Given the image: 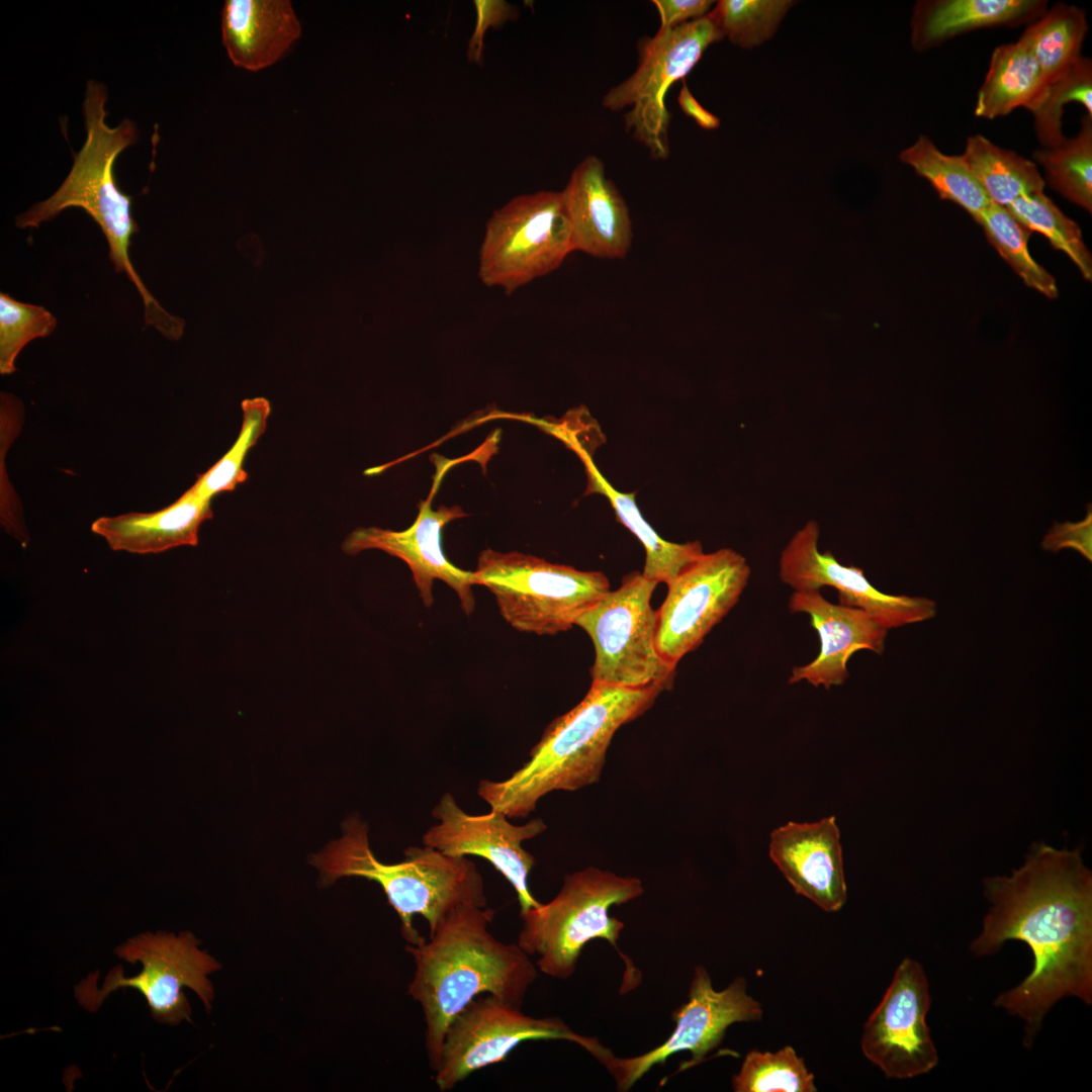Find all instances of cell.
<instances>
[{
  "label": "cell",
  "instance_id": "6da1fadb",
  "mask_svg": "<svg viewBox=\"0 0 1092 1092\" xmlns=\"http://www.w3.org/2000/svg\"><path fill=\"white\" fill-rule=\"evenodd\" d=\"M983 892L989 909L971 952L992 956L1020 940L1033 954L1031 973L994 1001L1023 1021L1030 1049L1061 999L1092 1004V874L1079 849L1040 842L1009 876L985 878Z\"/></svg>",
  "mask_w": 1092,
  "mask_h": 1092
},
{
  "label": "cell",
  "instance_id": "7a4b0ae2",
  "mask_svg": "<svg viewBox=\"0 0 1092 1092\" xmlns=\"http://www.w3.org/2000/svg\"><path fill=\"white\" fill-rule=\"evenodd\" d=\"M494 911L473 901L453 908L429 939L406 944L415 962L408 994L423 1010L425 1048L434 1071L446 1030L477 996L494 995L521 1008L538 968L518 943L490 931Z\"/></svg>",
  "mask_w": 1092,
  "mask_h": 1092
},
{
  "label": "cell",
  "instance_id": "3957f363",
  "mask_svg": "<svg viewBox=\"0 0 1092 1092\" xmlns=\"http://www.w3.org/2000/svg\"><path fill=\"white\" fill-rule=\"evenodd\" d=\"M662 691L590 685L576 706L548 725L520 768L503 781L481 780L477 795L490 809L522 818L548 793L598 782L616 731L649 709Z\"/></svg>",
  "mask_w": 1092,
  "mask_h": 1092
},
{
  "label": "cell",
  "instance_id": "277c9868",
  "mask_svg": "<svg viewBox=\"0 0 1092 1092\" xmlns=\"http://www.w3.org/2000/svg\"><path fill=\"white\" fill-rule=\"evenodd\" d=\"M107 97L103 84L88 81L83 102L87 136L74 157L70 173L51 197L17 215L15 222L21 229L37 228L66 208L84 209L103 232L115 271L125 273L140 292L146 324L155 327L165 338L177 341L184 333V320L170 314L160 305L129 259L130 240L139 228L130 212L132 197L117 187L113 165L123 150L135 144L138 130L128 118L115 127L106 124Z\"/></svg>",
  "mask_w": 1092,
  "mask_h": 1092
},
{
  "label": "cell",
  "instance_id": "5b68a950",
  "mask_svg": "<svg viewBox=\"0 0 1092 1092\" xmlns=\"http://www.w3.org/2000/svg\"><path fill=\"white\" fill-rule=\"evenodd\" d=\"M342 827L343 836L309 859L320 871L321 885H332L343 877L379 884L399 916L408 944L425 940L414 927L416 914L426 919L431 934L459 904L473 901L486 906L483 879L467 856H450L428 845L411 846L402 861L383 863L371 850L368 827L361 819L350 817Z\"/></svg>",
  "mask_w": 1092,
  "mask_h": 1092
},
{
  "label": "cell",
  "instance_id": "8992f818",
  "mask_svg": "<svg viewBox=\"0 0 1092 1092\" xmlns=\"http://www.w3.org/2000/svg\"><path fill=\"white\" fill-rule=\"evenodd\" d=\"M644 892L641 881L588 867L566 875L559 893L548 903L521 912L518 944L546 976L565 980L576 969L586 943L605 939L618 949L624 923L610 915L613 906Z\"/></svg>",
  "mask_w": 1092,
  "mask_h": 1092
},
{
  "label": "cell",
  "instance_id": "52a82bcc",
  "mask_svg": "<svg viewBox=\"0 0 1092 1092\" xmlns=\"http://www.w3.org/2000/svg\"><path fill=\"white\" fill-rule=\"evenodd\" d=\"M472 572L474 584L494 596L507 623L537 635L568 631L610 590L609 579L601 571L578 570L517 551L485 549Z\"/></svg>",
  "mask_w": 1092,
  "mask_h": 1092
},
{
  "label": "cell",
  "instance_id": "ba28073f",
  "mask_svg": "<svg viewBox=\"0 0 1092 1092\" xmlns=\"http://www.w3.org/2000/svg\"><path fill=\"white\" fill-rule=\"evenodd\" d=\"M199 944L191 932H144L129 937L113 951L127 963L140 962L142 971L125 978L121 965L115 966L101 988L97 986L98 971L89 974L74 986L77 1002L85 1010L96 1012L112 992L133 988L143 994L157 1022L177 1025L190 1021L191 1007L183 987L194 991L209 1011L214 992L207 976L221 968Z\"/></svg>",
  "mask_w": 1092,
  "mask_h": 1092
},
{
  "label": "cell",
  "instance_id": "9c48e42d",
  "mask_svg": "<svg viewBox=\"0 0 1092 1092\" xmlns=\"http://www.w3.org/2000/svg\"><path fill=\"white\" fill-rule=\"evenodd\" d=\"M658 583L634 571L576 620L595 647L592 685L640 689L670 686L675 667L655 646L656 611L651 607Z\"/></svg>",
  "mask_w": 1092,
  "mask_h": 1092
},
{
  "label": "cell",
  "instance_id": "30bf717a",
  "mask_svg": "<svg viewBox=\"0 0 1092 1092\" xmlns=\"http://www.w3.org/2000/svg\"><path fill=\"white\" fill-rule=\"evenodd\" d=\"M722 38L708 15L673 28H659L655 35L640 39L634 73L603 97L605 108L626 109V130L647 149L651 158L664 160L669 155L671 114L665 103L667 91L692 71L712 43Z\"/></svg>",
  "mask_w": 1092,
  "mask_h": 1092
},
{
  "label": "cell",
  "instance_id": "8fae6325",
  "mask_svg": "<svg viewBox=\"0 0 1092 1092\" xmlns=\"http://www.w3.org/2000/svg\"><path fill=\"white\" fill-rule=\"evenodd\" d=\"M573 251L561 191L519 195L488 219L478 275L486 286L510 294L558 269Z\"/></svg>",
  "mask_w": 1092,
  "mask_h": 1092
},
{
  "label": "cell",
  "instance_id": "7c38bea8",
  "mask_svg": "<svg viewBox=\"0 0 1092 1092\" xmlns=\"http://www.w3.org/2000/svg\"><path fill=\"white\" fill-rule=\"evenodd\" d=\"M746 988V980L737 977L728 987L717 991L707 970L696 966L688 1001L673 1012V1031L661 1044L626 1058L616 1057L610 1049L603 1046L594 1058L612 1075L621 1092L628 1091L654 1066L664 1065L674 1054H691V1059L680 1066L679 1071L700 1065L723 1041L730 1025L761 1019V1006L747 994Z\"/></svg>",
  "mask_w": 1092,
  "mask_h": 1092
},
{
  "label": "cell",
  "instance_id": "4fadbf2b",
  "mask_svg": "<svg viewBox=\"0 0 1092 1092\" xmlns=\"http://www.w3.org/2000/svg\"><path fill=\"white\" fill-rule=\"evenodd\" d=\"M549 1039L574 1042L589 1054L601 1044L558 1016L536 1018L494 995L481 994L449 1024L435 1084L441 1092L450 1091L472 1073L504 1061L521 1042Z\"/></svg>",
  "mask_w": 1092,
  "mask_h": 1092
},
{
  "label": "cell",
  "instance_id": "5bb4252c",
  "mask_svg": "<svg viewBox=\"0 0 1092 1092\" xmlns=\"http://www.w3.org/2000/svg\"><path fill=\"white\" fill-rule=\"evenodd\" d=\"M747 559L731 548L703 552L668 583L656 611L655 646L676 666L738 603L748 584Z\"/></svg>",
  "mask_w": 1092,
  "mask_h": 1092
},
{
  "label": "cell",
  "instance_id": "9a60e30c",
  "mask_svg": "<svg viewBox=\"0 0 1092 1092\" xmlns=\"http://www.w3.org/2000/svg\"><path fill=\"white\" fill-rule=\"evenodd\" d=\"M930 1006L929 983L923 967L905 958L868 1018L860 1040L864 1057L887 1078H914L938 1065L937 1050L926 1021Z\"/></svg>",
  "mask_w": 1092,
  "mask_h": 1092
},
{
  "label": "cell",
  "instance_id": "2e32d148",
  "mask_svg": "<svg viewBox=\"0 0 1092 1092\" xmlns=\"http://www.w3.org/2000/svg\"><path fill=\"white\" fill-rule=\"evenodd\" d=\"M819 537L820 525L809 520L781 552L779 577L794 592L834 587L839 604L862 610L887 630L935 616L934 601L882 593L871 584L861 568L840 563L829 550L821 552Z\"/></svg>",
  "mask_w": 1092,
  "mask_h": 1092
},
{
  "label": "cell",
  "instance_id": "e0dca14e",
  "mask_svg": "<svg viewBox=\"0 0 1092 1092\" xmlns=\"http://www.w3.org/2000/svg\"><path fill=\"white\" fill-rule=\"evenodd\" d=\"M438 823L423 836L424 845L450 856H480L489 861L516 891L521 912L540 905L530 892L528 877L535 857L522 842L546 829L541 818L515 825L497 810L483 815L466 813L450 793H445L432 810Z\"/></svg>",
  "mask_w": 1092,
  "mask_h": 1092
},
{
  "label": "cell",
  "instance_id": "ac0fdd59",
  "mask_svg": "<svg viewBox=\"0 0 1092 1092\" xmlns=\"http://www.w3.org/2000/svg\"><path fill=\"white\" fill-rule=\"evenodd\" d=\"M465 516L460 507L441 506L438 510H433L431 500L427 499L421 503L415 523L406 530L358 528L345 539L342 549L351 555L368 549H378L403 560L412 571L421 600L427 608L434 602L433 582L440 579L456 593L461 609L469 616L475 609L473 572L460 569L449 562L441 546L444 527Z\"/></svg>",
  "mask_w": 1092,
  "mask_h": 1092
},
{
  "label": "cell",
  "instance_id": "d6986e66",
  "mask_svg": "<svg viewBox=\"0 0 1092 1092\" xmlns=\"http://www.w3.org/2000/svg\"><path fill=\"white\" fill-rule=\"evenodd\" d=\"M792 613L809 616L820 640V650L809 663L795 666L789 684L806 681L815 688L841 686L849 673L847 663L858 650L881 655L888 630L860 609L827 601L820 590L793 592L788 603Z\"/></svg>",
  "mask_w": 1092,
  "mask_h": 1092
},
{
  "label": "cell",
  "instance_id": "ffe728a7",
  "mask_svg": "<svg viewBox=\"0 0 1092 1092\" xmlns=\"http://www.w3.org/2000/svg\"><path fill=\"white\" fill-rule=\"evenodd\" d=\"M769 856L794 891L827 912L846 902L840 833L835 817L789 822L770 834Z\"/></svg>",
  "mask_w": 1092,
  "mask_h": 1092
},
{
  "label": "cell",
  "instance_id": "44dd1931",
  "mask_svg": "<svg viewBox=\"0 0 1092 1092\" xmlns=\"http://www.w3.org/2000/svg\"><path fill=\"white\" fill-rule=\"evenodd\" d=\"M561 193L574 251L600 259L627 256L633 240L629 208L600 158H584Z\"/></svg>",
  "mask_w": 1092,
  "mask_h": 1092
},
{
  "label": "cell",
  "instance_id": "7402d4cb",
  "mask_svg": "<svg viewBox=\"0 0 1092 1092\" xmlns=\"http://www.w3.org/2000/svg\"><path fill=\"white\" fill-rule=\"evenodd\" d=\"M301 25L288 0H226L221 36L237 67L259 71L276 63L300 37Z\"/></svg>",
  "mask_w": 1092,
  "mask_h": 1092
},
{
  "label": "cell",
  "instance_id": "603a6c76",
  "mask_svg": "<svg viewBox=\"0 0 1092 1092\" xmlns=\"http://www.w3.org/2000/svg\"><path fill=\"white\" fill-rule=\"evenodd\" d=\"M210 500L187 489L162 510L101 517L92 523L91 530L114 551L157 554L180 546H196L201 524L213 515Z\"/></svg>",
  "mask_w": 1092,
  "mask_h": 1092
},
{
  "label": "cell",
  "instance_id": "cb8c5ba5",
  "mask_svg": "<svg viewBox=\"0 0 1092 1092\" xmlns=\"http://www.w3.org/2000/svg\"><path fill=\"white\" fill-rule=\"evenodd\" d=\"M1048 9L1045 0H919L911 18V46L936 48L966 32L1031 23Z\"/></svg>",
  "mask_w": 1092,
  "mask_h": 1092
},
{
  "label": "cell",
  "instance_id": "d4e9b609",
  "mask_svg": "<svg viewBox=\"0 0 1092 1092\" xmlns=\"http://www.w3.org/2000/svg\"><path fill=\"white\" fill-rule=\"evenodd\" d=\"M1046 81L1027 42L997 47L990 59L989 69L981 85L974 113L977 117L994 119L1009 114L1017 107L1031 111L1041 99Z\"/></svg>",
  "mask_w": 1092,
  "mask_h": 1092
},
{
  "label": "cell",
  "instance_id": "484cf974",
  "mask_svg": "<svg viewBox=\"0 0 1092 1092\" xmlns=\"http://www.w3.org/2000/svg\"><path fill=\"white\" fill-rule=\"evenodd\" d=\"M587 475L586 493L605 495L613 507L619 521L633 533L645 549V565L642 571L647 578L668 584L679 571L704 550L699 541L684 543L662 539L645 521L635 502V493H625L614 488L597 469L590 456L575 445Z\"/></svg>",
  "mask_w": 1092,
  "mask_h": 1092
},
{
  "label": "cell",
  "instance_id": "4316f807",
  "mask_svg": "<svg viewBox=\"0 0 1092 1092\" xmlns=\"http://www.w3.org/2000/svg\"><path fill=\"white\" fill-rule=\"evenodd\" d=\"M990 200L1008 207L1017 198L1043 192L1045 181L1035 163L996 146L982 134L968 138L962 155Z\"/></svg>",
  "mask_w": 1092,
  "mask_h": 1092
},
{
  "label": "cell",
  "instance_id": "83f0119b",
  "mask_svg": "<svg viewBox=\"0 0 1092 1092\" xmlns=\"http://www.w3.org/2000/svg\"><path fill=\"white\" fill-rule=\"evenodd\" d=\"M899 160L925 178L940 199L954 202L975 221L992 203L964 157L943 154L926 135L903 150Z\"/></svg>",
  "mask_w": 1092,
  "mask_h": 1092
},
{
  "label": "cell",
  "instance_id": "f1b7e54d",
  "mask_svg": "<svg viewBox=\"0 0 1092 1092\" xmlns=\"http://www.w3.org/2000/svg\"><path fill=\"white\" fill-rule=\"evenodd\" d=\"M1087 32L1085 11L1058 3L1031 22L1020 37L1030 47L1048 83L1080 60Z\"/></svg>",
  "mask_w": 1092,
  "mask_h": 1092
},
{
  "label": "cell",
  "instance_id": "f546056e",
  "mask_svg": "<svg viewBox=\"0 0 1092 1092\" xmlns=\"http://www.w3.org/2000/svg\"><path fill=\"white\" fill-rule=\"evenodd\" d=\"M1033 158L1045 171L1050 186L1071 202L1092 211V116L1082 118L1079 132L1054 147H1042Z\"/></svg>",
  "mask_w": 1092,
  "mask_h": 1092
},
{
  "label": "cell",
  "instance_id": "4dcf8cb0",
  "mask_svg": "<svg viewBox=\"0 0 1092 1092\" xmlns=\"http://www.w3.org/2000/svg\"><path fill=\"white\" fill-rule=\"evenodd\" d=\"M988 242L1030 288L1048 298H1057L1056 279L1036 263L1028 252L1032 233L1023 226L1007 208L991 203L976 221Z\"/></svg>",
  "mask_w": 1092,
  "mask_h": 1092
},
{
  "label": "cell",
  "instance_id": "1f68e13d",
  "mask_svg": "<svg viewBox=\"0 0 1092 1092\" xmlns=\"http://www.w3.org/2000/svg\"><path fill=\"white\" fill-rule=\"evenodd\" d=\"M1006 208L1023 226L1043 235L1056 250L1064 252L1086 280H1092V257L1080 226L1043 192L1023 195Z\"/></svg>",
  "mask_w": 1092,
  "mask_h": 1092
},
{
  "label": "cell",
  "instance_id": "d6a6232c",
  "mask_svg": "<svg viewBox=\"0 0 1092 1092\" xmlns=\"http://www.w3.org/2000/svg\"><path fill=\"white\" fill-rule=\"evenodd\" d=\"M735 1092H815L814 1075L802 1057L786 1045L776 1053L751 1050L731 1079Z\"/></svg>",
  "mask_w": 1092,
  "mask_h": 1092
},
{
  "label": "cell",
  "instance_id": "836d02e7",
  "mask_svg": "<svg viewBox=\"0 0 1092 1092\" xmlns=\"http://www.w3.org/2000/svg\"><path fill=\"white\" fill-rule=\"evenodd\" d=\"M242 411L243 423L237 440L217 462L198 475L189 488L193 493L211 499L217 493L234 490L248 478L243 463L250 448L265 432L271 404L262 396L246 398L242 401Z\"/></svg>",
  "mask_w": 1092,
  "mask_h": 1092
},
{
  "label": "cell",
  "instance_id": "e575fe53",
  "mask_svg": "<svg viewBox=\"0 0 1092 1092\" xmlns=\"http://www.w3.org/2000/svg\"><path fill=\"white\" fill-rule=\"evenodd\" d=\"M794 4L790 0H721L707 15L722 37L751 49L772 37Z\"/></svg>",
  "mask_w": 1092,
  "mask_h": 1092
},
{
  "label": "cell",
  "instance_id": "d590c367",
  "mask_svg": "<svg viewBox=\"0 0 1092 1092\" xmlns=\"http://www.w3.org/2000/svg\"><path fill=\"white\" fill-rule=\"evenodd\" d=\"M1078 102L1092 116V63L1081 57L1064 74L1048 82L1045 91L1030 111L1034 116V128L1040 145L1054 147L1064 139L1062 117L1064 106Z\"/></svg>",
  "mask_w": 1092,
  "mask_h": 1092
},
{
  "label": "cell",
  "instance_id": "8d00e7d4",
  "mask_svg": "<svg viewBox=\"0 0 1092 1092\" xmlns=\"http://www.w3.org/2000/svg\"><path fill=\"white\" fill-rule=\"evenodd\" d=\"M57 318L43 306L20 302L0 294V373L15 371V359L25 345L52 334Z\"/></svg>",
  "mask_w": 1092,
  "mask_h": 1092
},
{
  "label": "cell",
  "instance_id": "74e56055",
  "mask_svg": "<svg viewBox=\"0 0 1092 1092\" xmlns=\"http://www.w3.org/2000/svg\"><path fill=\"white\" fill-rule=\"evenodd\" d=\"M476 21L468 41L469 62L480 63L483 55L484 36L489 27L497 28L518 17L515 6L504 0H475Z\"/></svg>",
  "mask_w": 1092,
  "mask_h": 1092
},
{
  "label": "cell",
  "instance_id": "f35d334b",
  "mask_svg": "<svg viewBox=\"0 0 1092 1092\" xmlns=\"http://www.w3.org/2000/svg\"><path fill=\"white\" fill-rule=\"evenodd\" d=\"M1041 546L1044 550L1059 552L1072 548L1092 561V510L1089 505L1087 515L1081 522L1056 524L1043 537Z\"/></svg>",
  "mask_w": 1092,
  "mask_h": 1092
},
{
  "label": "cell",
  "instance_id": "ab89813d",
  "mask_svg": "<svg viewBox=\"0 0 1092 1092\" xmlns=\"http://www.w3.org/2000/svg\"><path fill=\"white\" fill-rule=\"evenodd\" d=\"M660 18L659 28H673L706 16L714 5L711 0H654Z\"/></svg>",
  "mask_w": 1092,
  "mask_h": 1092
},
{
  "label": "cell",
  "instance_id": "60d3db41",
  "mask_svg": "<svg viewBox=\"0 0 1092 1092\" xmlns=\"http://www.w3.org/2000/svg\"><path fill=\"white\" fill-rule=\"evenodd\" d=\"M678 104L685 114L693 118L702 128L715 129L719 127L720 119L697 101L685 83L678 95Z\"/></svg>",
  "mask_w": 1092,
  "mask_h": 1092
}]
</instances>
